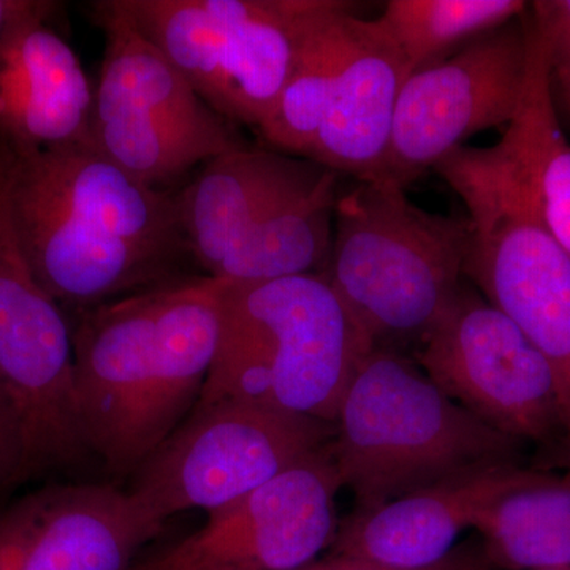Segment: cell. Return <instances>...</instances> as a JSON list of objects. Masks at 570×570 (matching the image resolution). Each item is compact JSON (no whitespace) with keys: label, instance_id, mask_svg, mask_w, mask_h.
Instances as JSON below:
<instances>
[{"label":"cell","instance_id":"6da1fadb","mask_svg":"<svg viewBox=\"0 0 570 570\" xmlns=\"http://www.w3.org/2000/svg\"><path fill=\"white\" fill-rule=\"evenodd\" d=\"M11 220L41 287L78 311L181 279L193 258L176 193L153 189L88 142H0Z\"/></svg>","mask_w":570,"mask_h":570},{"label":"cell","instance_id":"7a4b0ae2","mask_svg":"<svg viewBox=\"0 0 570 570\" xmlns=\"http://www.w3.org/2000/svg\"><path fill=\"white\" fill-rule=\"evenodd\" d=\"M225 283L181 277L78 316V406L89 448L111 475H132L200 400L219 352Z\"/></svg>","mask_w":570,"mask_h":570},{"label":"cell","instance_id":"3957f363","mask_svg":"<svg viewBox=\"0 0 570 570\" xmlns=\"http://www.w3.org/2000/svg\"><path fill=\"white\" fill-rule=\"evenodd\" d=\"M223 335L202 396L269 404L333 425L373 343L324 273L224 285Z\"/></svg>","mask_w":570,"mask_h":570},{"label":"cell","instance_id":"277c9868","mask_svg":"<svg viewBox=\"0 0 570 570\" xmlns=\"http://www.w3.org/2000/svg\"><path fill=\"white\" fill-rule=\"evenodd\" d=\"M333 428L330 453L360 510L513 463L519 444L445 395L417 363L382 347L356 370Z\"/></svg>","mask_w":570,"mask_h":570},{"label":"cell","instance_id":"5b68a950","mask_svg":"<svg viewBox=\"0 0 570 570\" xmlns=\"http://www.w3.org/2000/svg\"><path fill=\"white\" fill-rule=\"evenodd\" d=\"M468 243V219L426 212L395 184L356 181L337 195L324 275L374 347L422 341L459 295Z\"/></svg>","mask_w":570,"mask_h":570},{"label":"cell","instance_id":"8992f818","mask_svg":"<svg viewBox=\"0 0 570 570\" xmlns=\"http://www.w3.org/2000/svg\"><path fill=\"white\" fill-rule=\"evenodd\" d=\"M468 209L463 275L549 360L570 433V255L497 146H461L433 168Z\"/></svg>","mask_w":570,"mask_h":570},{"label":"cell","instance_id":"52a82bcc","mask_svg":"<svg viewBox=\"0 0 570 570\" xmlns=\"http://www.w3.org/2000/svg\"><path fill=\"white\" fill-rule=\"evenodd\" d=\"M92 10L105 32L89 129L94 149L146 186L176 193L198 165L249 146L138 29L122 0L92 3Z\"/></svg>","mask_w":570,"mask_h":570},{"label":"cell","instance_id":"ba28073f","mask_svg":"<svg viewBox=\"0 0 570 570\" xmlns=\"http://www.w3.org/2000/svg\"><path fill=\"white\" fill-rule=\"evenodd\" d=\"M340 0H122L198 96L255 130L283 91L303 36Z\"/></svg>","mask_w":570,"mask_h":570},{"label":"cell","instance_id":"9c48e42d","mask_svg":"<svg viewBox=\"0 0 570 570\" xmlns=\"http://www.w3.org/2000/svg\"><path fill=\"white\" fill-rule=\"evenodd\" d=\"M335 428L269 404L198 400L134 472L132 494L149 519L213 512L246 497L325 448Z\"/></svg>","mask_w":570,"mask_h":570},{"label":"cell","instance_id":"30bf717a","mask_svg":"<svg viewBox=\"0 0 570 570\" xmlns=\"http://www.w3.org/2000/svg\"><path fill=\"white\" fill-rule=\"evenodd\" d=\"M0 390L24 431L32 479L77 471L96 460L78 406L71 326L22 253L2 168Z\"/></svg>","mask_w":570,"mask_h":570},{"label":"cell","instance_id":"8fae6325","mask_svg":"<svg viewBox=\"0 0 570 570\" xmlns=\"http://www.w3.org/2000/svg\"><path fill=\"white\" fill-rule=\"evenodd\" d=\"M417 365L461 407L515 441L566 426L549 360L501 311L466 288L420 341Z\"/></svg>","mask_w":570,"mask_h":570},{"label":"cell","instance_id":"7c38bea8","mask_svg":"<svg viewBox=\"0 0 570 570\" xmlns=\"http://www.w3.org/2000/svg\"><path fill=\"white\" fill-rule=\"evenodd\" d=\"M527 11L409 75L379 181L409 184L469 137L512 121L527 75Z\"/></svg>","mask_w":570,"mask_h":570},{"label":"cell","instance_id":"4fadbf2b","mask_svg":"<svg viewBox=\"0 0 570 570\" xmlns=\"http://www.w3.org/2000/svg\"><path fill=\"white\" fill-rule=\"evenodd\" d=\"M328 445L127 570H298L316 561L335 539L343 489Z\"/></svg>","mask_w":570,"mask_h":570},{"label":"cell","instance_id":"5bb4252c","mask_svg":"<svg viewBox=\"0 0 570 570\" xmlns=\"http://www.w3.org/2000/svg\"><path fill=\"white\" fill-rule=\"evenodd\" d=\"M164 524L111 483H52L0 510V570H127Z\"/></svg>","mask_w":570,"mask_h":570},{"label":"cell","instance_id":"9a60e30c","mask_svg":"<svg viewBox=\"0 0 570 570\" xmlns=\"http://www.w3.org/2000/svg\"><path fill=\"white\" fill-rule=\"evenodd\" d=\"M55 10L20 0L0 36V142L13 151L89 145L94 86L52 28Z\"/></svg>","mask_w":570,"mask_h":570},{"label":"cell","instance_id":"2e32d148","mask_svg":"<svg viewBox=\"0 0 570 570\" xmlns=\"http://www.w3.org/2000/svg\"><path fill=\"white\" fill-rule=\"evenodd\" d=\"M539 474L513 463L472 469L379 508L356 510L337 528L332 553L403 570L433 568L455 550L491 504Z\"/></svg>","mask_w":570,"mask_h":570},{"label":"cell","instance_id":"e0dca14e","mask_svg":"<svg viewBox=\"0 0 570 570\" xmlns=\"http://www.w3.org/2000/svg\"><path fill=\"white\" fill-rule=\"evenodd\" d=\"M330 174L305 157L253 146L209 160L176 193L193 261L213 276L239 236Z\"/></svg>","mask_w":570,"mask_h":570},{"label":"cell","instance_id":"ac0fdd59","mask_svg":"<svg viewBox=\"0 0 570 570\" xmlns=\"http://www.w3.org/2000/svg\"><path fill=\"white\" fill-rule=\"evenodd\" d=\"M407 62L379 20H360L332 102L307 159L356 181H379Z\"/></svg>","mask_w":570,"mask_h":570},{"label":"cell","instance_id":"d6986e66","mask_svg":"<svg viewBox=\"0 0 570 570\" xmlns=\"http://www.w3.org/2000/svg\"><path fill=\"white\" fill-rule=\"evenodd\" d=\"M528 59L519 108L497 148L570 255V141L562 130L546 43L527 10Z\"/></svg>","mask_w":570,"mask_h":570},{"label":"cell","instance_id":"ffe728a7","mask_svg":"<svg viewBox=\"0 0 570 570\" xmlns=\"http://www.w3.org/2000/svg\"><path fill=\"white\" fill-rule=\"evenodd\" d=\"M337 174L258 220L228 247L212 277L261 283L322 273L332 254Z\"/></svg>","mask_w":570,"mask_h":570},{"label":"cell","instance_id":"44dd1931","mask_svg":"<svg viewBox=\"0 0 570 570\" xmlns=\"http://www.w3.org/2000/svg\"><path fill=\"white\" fill-rule=\"evenodd\" d=\"M355 3L340 0L303 36L294 66L268 118L257 129L269 149L309 156L341 70L355 43Z\"/></svg>","mask_w":570,"mask_h":570},{"label":"cell","instance_id":"7402d4cb","mask_svg":"<svg viewBox=\"0 0 570 570\" xmlns=\"http://www.w3.org/2000/svg\"><path fill=\"white\" fill-rule=\"evenodd\" d=\"M474 530L490 566L570 568V482L539 475L491 504Z\"/></svg>","mask_w":570,"mask_h":570},{"label":"cell","instance_id":"603a6c76","mask_svg":"<svg viewBox=\"0 0 570 570\" xmlns=\"http://www.w3.org/2000/svg\"><path fill=\"white\" fill-rule=\"evenodd\" d=\"M527 10L521 0H389L377 20L414 73Z\"/></svg>","mask_w":570,"mask_h":570},{"label":"cell","instance_id":"cb8c5ba5","mask_svg":"<svg viewBox=\"0 0 570 570\" xmlns=\"http://www.w3.org/2000/svg\"><path fill=\"white\" fill-rule=\"evenodd\" d=\"M530 11L546 43L554 104L570 122V0H538Z\"/></svg>","mask_w":570,"mask_h":570},{"label":"cell","instance_id":"d4e9b609","mask_svg":"<svg viewBox=\"0 0 570 570\" xmlns=\"http://www.w3.org/2000/svg\"><path fill=\"white\" fill-rule=\"evenodd\" d=\"M32 479L20 419L0 390V497Z\"/></svg>","mask_w":570,"mask_h":570},{"label":"cell","instance_id":"484cf974","mask_svg":"<svg viewBox=\"0 0 570 570\" xmlns=\"http://www.w3.org/2000/svg\"><path fill=\"white\" fill-rule=\"evenodd\" d=\"M298 570H403L387 568V566L374 564V562L358 560V558L330 554L324 560H316ZM420 570H490L483 549L464 546L455 549L444 561L433 568Z\"/></svg>","mask_w":570,"mask_h":570},{"label":"cell","instance_id":"4316f807","mask_svg":"<svg viewBox=\"0 0 570 570\" xmlns=\"http://www.w3.org/2000/svg\"><path fill=\"white\" fill-rule=\"evenodd\" d=\"M18 2L20 0H0V36H2L6 26L9 24L11 14L17 10Z\"/></svg>","mask_w":570,"mask_h":570},{"label":"cell","instance_id":"83f0119b","mask_svg":"<svg viewBox=\"0 0 570 570\" xmlns=\"http://www.w3.org/2000/svg\"><path fill=\"white\" fill-rule=\"evenodd\" d=\"M539 570H570V568L539 569Z\"/></svg>","mask_w":570,"mask_h":570}]
</instances>
